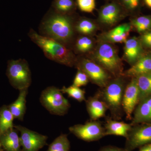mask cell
I'll return each instance as SVG.
<instances>
[{"label": "cell", "instance_id": "6da1fadb", "mask_svg": "<svg viewBox=\"0 0 151 151\" xmlns=\"http://www.w3.org/2000/svg\"><path fill=\"white\" fill-rule=\"evenodd\" d=\"M75 22L73 14L58 13L51 8L41 22L40 32L41 35L52 39L70 48L69 45L73 41L76 32Z\"/></svg>", "mask_w": 151, "mask_h": 151}, {"label": "cell", "instance_id": "7a4b0ae2", "mask_svg": "<svg viewBox=\"0 0 151 151\" xmlns=\"http://www.w3.org/2000/svg\"><path fill=\"white\" fill-rule=\"evenodd\" d=\"M28 35L47 58L69 67L75 66L77 58L71 49L52 39L38 34L32 29L30 30Z\"/></svg>", "mask_w": 151, "mask_h": 151}, {"label": "cell", "instance_id": "3957f363", "mask_svg": "<svg viewBox=\"0 0 151 151\" xmlns=\"http://www.w3.org/2000/svg\"><path fill=\"white\" fill-rule=\"evenodd\" d=\"M124 76L114 77L103 90L97 93L107 106L114 120L122 119L123 111L122 100L126 85Z\"/></svg>", "mask_w": 151, "mask_h": 151}, {"label": "cell", "instance_id": "277c9868", "mask_svg": "<svg viewBox=\"0 0 151 151\" xmlns=\"http://www.w3.org/2000/svg\"><path fill=\"white\" fill-rule=\"evenodd\" d=\"M90 58L114 77L123 75V63L112 43L100 42Z\"/></svg>", "mask_w": 151, "mask_h": 151}, {"label": "cell", "instance_id": "5b68a950", "mask_svg": "<svg viewBox=\"0 0 151 151\" xmlns=\"http://www.w3.org/2000/svg\"><path fill=\"white\" fill-rule=\"evenodd\" d=\"M40 101L50 113L57 116H64L67 114L70 106L60 89L54 86H49L42 91Z\"/></svg>", "mask_w": 151, "mask_h": 151}, {"label": "cell", "instance_id": "8992f818", "mask_svg": "<svg viewBox=\"0 0 151 151\" xmlns=\"http://www.w3.org/2000/svg\"><path fill=\"white\" fill-rule=\"evenodd\" d=\"M7 63L6 75L11 85L19 90L28 89L31 84L32 77L27 61L11 60Z\"/></svg>", "mask_w": 151, "mask_h": 151}, {"label": "cell", "instance_id": "52a82bcc", "mask_svg": "<svg viewBox=\"0 0 151 151\" xmlns=\"http://www.w3.org/2000/svg\"><path fill=\"white\" fill-rule=\"evenodd\" d=\"M75 67L86 73L92 83L103 88L111 80L108 71L91 59L77 58Z\"/></svg>", "mask_w": 151, "mask_h": 151}, {"label": "cell", "instance_id": "ba28073f", "mask_svg": "<svg viewBox=\"0 0 151 151\" xmlns=\"http://www.w3.org/2000/svg\"><path fill=\"white\" fill-rule=\"evenodd\" d=\"M69 130L77 138L87 142L98 141L105 136V128L98 120L76 124L69 127Z\"/></svg>", "mask_w": 151, "mask_h": 151}, {"label": "cell", "instance_id": "9c48e42d", "mask_svg": "<svg viewBox=\"0 0 151 151\" xmlns=\"http://www.w3.org/2000/svg\"><path fill=\"white\" fill-rule=\"evenodd\" d=\"M150 144H151V123L132 125L126 139L125 148L132 151Z\"/></svg>", "mask_w": 151, "mask_h": 151}, {"label": "cell", "instance_id": "30bf717a", "mask_svg": "<svg viewBox=\"0 0 151 151\" xmlns=\"http://www.w3.org/2000/svg\"><path fill=\"white\" fill-rule=\"evenodd\" d=\"M20 132V142L22 151H38L46 145L47 137L21 126H15Z\"/></svg>", "mask_w": 151, "mask_h": 151}, {"label": "cell", "instance_id": "8fae6325", "mask_svg": "<svg viewBox=\"0 0 151 151\" xmlns=\"http://www.w3.org/2000/svg\"><path fill=\"white\" fill-rule=\"evenodd\" d=\"M127 14L118 1L115 0L106 4L99 9L98 19L102 24L112 26Z\"/></svg>", "mask_w": 151, "mask_h": 151}, {"label": "cell", "instance_id": "7c38bea8", "mask_svg": "<svg viewBox=\"0 0 151 151\" xmlns=\"http://www.w3.org/2000/svg\"><path fill=\"white\" fill-rule=\"evenodd\" d=\"M139 102L137 82L136 78H132L126 86L122 100V108L127 120H132V114Z\"/></svg>", "mask_w": 151, "mask_h": 151}, {"label": "cell", "instance_id": "4fadbf2b", "mask_svg": "<svg viewBox=\"0 0 151 151\" xmlns=\"http://www.w3.org/2000/svg\"><path fill=\"white\" fill-rule=\"evenodd\" d=\"M131 23L120 25L113 29L103 33L98 37L100 42L122 43L127 40L132 29Z\"/></svg>", "mask_w": 151, "mask_h": 151}, {"label": "cell", "instance_id": "5bb4252c", "mask_svg": "<svg viewBox=\"0 0 151 151\" xmlns=\"http://www.w3.org/2000/svg\"><path fill=\"white\" fill-rule=\"evenodd\" d=\"M142 45L140 40L134 37L125 42L123 58L132 65L142 55Z\"/></svg>", "mask_w": 151, "mask_h": 151}, {"label": "cell", "instance_id": "9a60e30c", "mask_svg": "<svg viewBox=\"0 0 151 151\" xmlns=\"http://www.w3.org/2000/svg\"><path fill=\"white\" fill-rule=\"evenodd\" d=\"M151 123V95L139 102L134 112L132 125Z\"/></svg>", "mask_w": 151, "mask_h": 151}, {"label": "cell", "instance_id": "2e32d148", "mask_svg": "<svg viewBox=\"0 0 151 151\" xmlns=\"http://www.w3.org/2000/svg\"><path fill=\"white\" fill-rule=\"evenodd\" d=\"M151 73V54L142 55L128 70L124 71L122 76L136 78L139 76Z\"/></svg>", "mask_w": 151, "mask_h": 151}, {"label": "cell", "instance_id": "e0dca14e", "mask_svg": "<svg viewBox=\"0 0 151 151\" xmlns=\"http://www.w3.org/2000/svg\"><path fill=\"white\" fill-rule=\"evenodd\" d=\"M87 112L92 121H97L105 116L108 110L104 102L100 99L97 94L94 97H90L86 100Z\"/></svg>", "mask_w": 151, "mask_h": 151}, {"label": "cell", "instance_id": "ac0fdd59", "mask_svg": "<svg viewBox=\"0 0 151 151\" xmlns=\"http://www.w3.org/2000/svg\"><path fill=\"white\" fill-rule=\"evenodd\" d=\"M132 127L131 124H127L123 122H119L108 117L106 119L104 127L105 136L115 135L124 137L127 139Z\"/></svg>", "mask_w": 151, "mask_h": 151}, {"label": "cell", "instance_id": "d6986e66", "mask_svg": "<svg viewBox=\"0 0 151 151\" xmlns=\"http://www.w3.org/2000/svg\"><path fill=\"white\" fill-rule=\"evenodd\" d=\"M0 145L6 151H22L19 137L13 129L1 134Z\"/></svg>", "mask_w": 151, "mask_h": 151}, {"label": "cell", "instance_id": "ffe728a7", "mask_svg": "<svg viewBox=\"0 0 151 151\" xmlns=\"http://www.w3.org/2000/svg\"><path fill=\"white\" fill-rule=\"evenodd\" d=\"M28 89L19 90L17 99L8 106L14 118L22 121L26 110V97Z\"/></svg>", "mask_w": 151, "mask_h": 151}, {"label": "cell", "instance_id": "44dd1931", "mask_svg": "<svg viewBox=\"0 0 151 151\" xmlns=\"http://www.w3.org/2000/svg\"><path fill=\"white\" fill-rule=\"evenodd\" d=\"M76 6L74 0H56L53 1L52 4V8L57 12L63 14H74Z\"/></svg>", "mask_w": 151, "mask_h": 151}, {"label": "cell", "instance_id": "7402d4cb", "mask_svg": "<svg viewBox=\"0 0 151 151\" xmlns=\"http://www.w3.org/2000/svg\"><path fill=\"white\" fill-rule=\"evenodd\" d=\"M135 78L137 82L140 102L151 95V73L139 76Z\"/></svg>", "mask_w": 151, "mask_h": 151}, {"label": "cell", "instance_id": "603a6c76", "mask_svg": "<svg viewBox=\"0 0 151 151\" xmlns=\"http://www.w3.org/2000/svg\"><path fill=\"white\" fill-rule=\"evenodd\" d=\"M96 27L93 21L86 18H80L75 22L76 32L81 35H91L96 30Z\"/></svg>", "mask_w": 151, "mask_h": 151}, {"label": "cell", "instance_id": "cb8c5ba5", "mask_svg": "<svg viewBox=\"0 0 151 151\" xmlns=\"http://www.w3.org/2000/svg\"><path fill=\"white\" fill-rule=\"evenodd\" d=\"M14 117L8 106H4L0 109V132L1 134L13 129Z\"/></svg>", "mask_w": 151, "mask_h": 151}, {"label": "cell", "instance_id": "d4e9b609", "mask_svg": "<svg viewBox=\"0 0 151 151\" xmlns=\"http://www.w3.org/2000/svg\"><path fill=\"white\" fill-rule=\"evenodd\" d=\"M131 24L137 32L142 34L151 30V16H141L131 20Z\"/></svg>", "mask_w": 151, "mask_h": 151}, {"label": "cell", "instance_id": "484cf974", "mask_svg": "<svg viewBox=\"0 0 151 151\" xmlns=\"http://www.w3.org/2000/svg\"><path fill=\"white\" fill-rule=\"evenodd\" d=\"M94 42L88 36L81 35L75 41V51L80 54H84L91 51L93 48Z\"/></svg>", "mask_w": 151, "mask_h": 151}, {"label": "cell", "instance_id": "4316f807", "mask_svg": "<svg viewBox=\"0 0 151 151\" xmlns=\"http://www.w3.org/2000/svg\"><path fill=\"white\" fill-rule=\"evenodd\" d=\"M70 149V143L67 135L62 134L50 144L47 151H69Z\"/></svg>", "mask_w": 151, "mask_h": 151}, {"label": "cell", "instance_id": "83f0119b", "mask_svg": "<svg viewBox=\"0 0 151 151\" xmlns=\"http://www.w3.org/2000/svg\"><path fill=\"white\" fill-rule=\"evenodd\" d=\"M63 94H67L68 97H72L78 102H81L86 100L85 92L80 87L71 85L68 87L63 86L60 89Z\"/></svg>", "mask_w": 151, "mask_h": 151}, {"label": "cell", "instance_id": "f1b7e54d", "mask_svg": "<svg viewBox=\"0 0 151 151\" xmlns=\"http://www.w3.org/2000/svg\"><path fill=\"white\" fill-rule=\"evenodd\" d=\"M127 14L134 13L140 9L143 0H117Z\"/></svg>", "mask_w": 151, "mask_h": 151}, {"label": "cell", "instance_id": "f546056e", "mask_svg": "<svg viewBox=\"0 0 151 151\" xmlns=\"http://www.w3.org/2000/svg\"><path fill=\"white\" fill-rule=\"evenodd\" d=\"M76 5L81 12L92 13L96 7L95 0H76Z\"/></svg>", "mask_w": 151, "mask_h": 151}, {"label": "cell", "instance_id": "4dcf8cb0", "mask_svg": "<svg viewBox=\"0 0 151 151\" xmlns=\"http://www.w3.org/2000/svg\"><path fill=\"white\" fill-rule=\"evenodd\" d=\"M77 70L72 85L78 87L86 86L89 81L88 76L80 69H77Z\"/></svg>", "mask_w": 151, "mask_h": 151}, {"label": "cell", "instance_id": "1f68e13d", "mask_svg": "<svg viewBox=\"0 0 151 151\" xmlns=\"http://www.w3.org/2000/svg\"><path fill=\"white\" fill-rule=\"evenodd\" d=\"M140 40L142 46L151 48V30L142 34Z\"/></svg>", "mask_w": 151, "mask_h": 151}, {"label": "cell", "instance_id": "d6a6232c", "mask_svg": "<svg viewBox=\"0 0 151 151\" xmlns=\"http://www.w3.org/2000/svg\"><path fill=\"white\" fill-rule=\"evenodd\" d=\"M99 151H129L126 149L121 148L112 146H107L103 147Z\"/></svg>", "mask_w": 151, "mask_h": 151}, {"label": "cell", "instance_id": "836d02e7", "mask_svg": "<svg viewBox=\"0 0 151 151\" xmlns=\"http://www.w3.org/2000/svg\"><path fill=\"white\" fill-rule=\"evenodd\" d=\"M139 149V151H151V144L142 146Z\"/></svg>", "mask_w": 151, "mask_h": 151}, {"label": "cell", "instance_id": "e575fe53", "mask_svg": "<svg viewBox=\"0 0 151 151\" xmlns=\"http://www.w3.org/2000/svg\"><path fill=\"white\" fill-rule=\"evenodd\" d=\"M143 1L146 5L151 9V0H143Z\"/></svg>", "mask_w": 151, "mask_h": 151}, {"label": "cell", "instance_id": "d590c367", "mask_svg": "<svg viewBox=\"0 0 151 151\" xmlns=\"http://www.w3.org/2000/svg\"><path fill=\"white\" fill-rule=\"evenodd\" d=\"M2 147H1V145H0V151H3L2 148Z\"/></svg>", "mask_w": 151, "mask_h": 151}, {"label": "cell", "instance_id": "8d00e7d4", "mask_svg": "<svg viewBox=\"0 0 151 151\" xmlns=\"http://www.w3.org/2000/svg\"><path fill=\"white\" fill-rule=\"evenodd\" d=\"M0 135H1V132H0Z\"/></svg>", "mask_w": 151, "mask_h": 151}, {"label": "cell", "instance_id": "74e56055", "mask_svg": "<svg viewBox=\"0 0 151 151\" xmlns=\"http://www.w3.org/2000/svg\"><path fill=\"white\" fill-rule=\"evenodd\" d=\"M53 1H56V0H53Z\"/></svg>", "mask_w": 151, "mask_h": 151}, {"label": "cell", "instance_id": "f35d334b", "mask_svg": "<svg viewBox=\"0 0 151 151\" xmlns=\"http://www.w3.org/2000/svg\"></svg>", "mask_w": 151, "mask_h": 151}]
</instances>
